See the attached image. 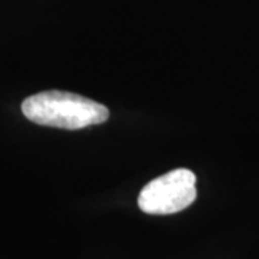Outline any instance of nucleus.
I'll list each match as a JSON object with an SVG mask.
<instances>
[{
  "instance_id": "obj_1",
  "label": "nucleus",
  "mask_w": 259,
  "mask_h": 259,
  "mask_svg": "<svg viewBox=\"0 0 259 259\" xmlns=\"http://www.w3.org/2000/svg\"><path fill=\"white\" fill-rule=\"evenodd\" d=\"M22 112L29 121L64 130H81L108 120L105 105L87 97L65 91H45L28 97Z\"/></svg>"
},
{
  "instance_id": "obj_2",
  "label": "nucleus",
  "mask_w": 259,
  "mask_h": 259,
  "mask_svg": "<svg viewBox=\"0 0 259 259\" xmlns=\"http://www.w3.org/2000/svg\"><path fill=\"white\" fill-rule=\"evenodd\" d=\"M196 176L189 168H176L151 180L139 194V207L148 214L182 212L196 200Z\"/></svg>"
}]
</instances>
